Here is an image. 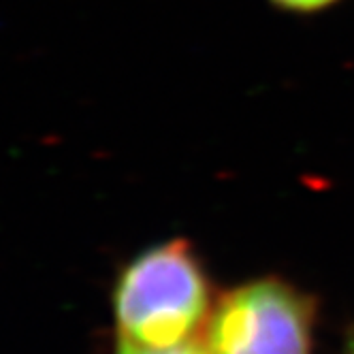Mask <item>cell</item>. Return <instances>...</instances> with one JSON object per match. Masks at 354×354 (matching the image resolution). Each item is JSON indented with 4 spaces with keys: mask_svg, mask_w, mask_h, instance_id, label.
Wrapping results in <instances>:
<instances>
[{
    "mask_svg": "<svg viewBox=\"0 0 354 354\" xmlns=\"http://www.w3.org/2000/svg\"><path fill=\"white\" fill-rule=\"evenodd\" d=\"M212 310L205 269L184 239L145 250L122 271L113 292L120 342L141 348L192 342Z\"/></svg>",
    "mask_w": 354,
    "mask_h": 354,
    "instance_id": "6da1fadb",
    "label": "cell"
},
{
    "mask_svg": "<svg viewBox=\"0 0 354 354\" xmlns=\"http://www.w3.org/2000/svg\"><path fill=\"white\" fill-rule=\"evenodd\" d=\"M312 299L263 277L220 297L205 324V348L209 354H312Z\"/></svg>",
    "mask_w": 354,
    "mask_h": 354,
    "instance_id": "7a4b0ae2",
    "label": "cell"
},
{
    "mask_svg": "<svg viewBox=\"0 0 354 354\" xmlns=\"http://www.w3.org/2000/svg\"><path fill=\"white\" fill-rule=\"evenodd\" d=\"M275 9L292 15H316L335 7L339 0H267Z\"/></svg>",
    "mask_w": 354,
    "mask_h": 354,
    "instance_id": "3957f363",
    "label": "cell"
},
{
    "mask_svg": "<svg viewBox=\"0 0 354 354\" xmlns=\"http://www.w3.org/2000/svg\"><path fill=\"white\" fill-rule=\"evenodd\" d=\"M115 354H209V350L205 348V344L198 342H186L173 348H141V346L120 342Z\"/></svg>",
    "mask_w": 354,
    "mask_h": 354,
    "instance_id": "277c9868",
    "label": "cell"
},
{
    "mask_svg": "<svg viewBox=\"0 0 354 354\" xmlns=\"http://www.w3.org/2000/svg\"><path fill=\"white\" fill-rule=\"evenodd\" d=\"M348 354H354V339H352L350 346H348Z\"/></svg>",
    "mask_w": 354,
    "mask_h": 354,
    "instance_id": "5b68a950",
    "label": "cell"
}]
</instances>
